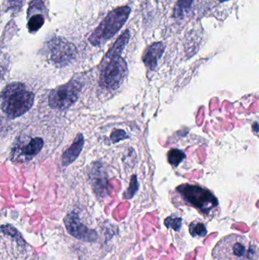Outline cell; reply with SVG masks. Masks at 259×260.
<instances>
[{"label":"cell","mask_w":259,"mask_h":260,"mask_svg":"<svg viewBox=\"0 0 259 260\" xmlns=\"http://www.w3.org/2000/svg\"><path fill=\"white\" fill-rule=\"evenodd\" d=\"M214 260H257L258 247L243 235L222 238L212 251Z\"/></svg>","instance_id":"6da1fadb"},{"label":"cell","mask_w":259,"mask_h":260,"mask_svg":"<svg viewBox=\"0 0 259 260\" xmlns=\"http://www.w3.org/2000/svg\"><path fill=\"white\" fill-rule=\"evenodd\" d=\"M1 108L8 117L15 119L21 117L33 106L34 94L27 90L24 84H9L2 91Z\"/></svg>","instance_id":"7a4b0ae2"},{"label":"cell","mask_w":259,"mask_h":260,"mask_svg":"<svg viewBox=\"0 0 259 260\" xmlns=\"http://www.w3.org/2000/svg\"><path fill=\"white\" fill-rule=\"evenodd\" d=\"M129 6H122L111 11L100 25L91 34L89 41L94 46H100L112 38L124 25L130 15Z\"/></svg>","instance_id":"3957f363"},{"label":"cell","mask_w":259,"mask_h":260,"mask_svg":"<svg viewBox=\"0 0 259 260\" xmlns=\"http://www.w3.org/2000/svg\"><path fill=\"white\" fill-rule=\"evenodd\" d=\"M178 190L189 203L205 213H208L218 205L217 198L208 189L201 186L182 185Z\"/></svg>","instance_id":"277c9868"},{"label":"cell","mask_w":259,"mask_h":260,"mask_svg":"<svg viewBox=\"0 0 259 260\" xmlns=\"http://www.w3.org/2000/svg\"><path fill=\"white\" fill-rule=\"evenodd\" d=\"M82 86L79 82L71 81L54 88L49 96V105L53 109L64 111L69 108L79 99Z\"/></svg>","instance_id":"5b68a950"},{"label":"cell","mask_w":259,"mask_h":260,"mask_svg":"<svg viewBox=\"0 0 259 260\" xmlns=\"http://www.w3.org/2000/svg\"><path fill=\"white\" fill-rule=\"evenodd\" d=\"M108 59L100 73V85L107 89H117L127 75V63L121 56Z\"/></svg>","instance_id":"8992f818"},{"label":"cell","mask_w":259,"mask_h":260,"mask_svg":"<svg viewBox=\"0 0 259 260\" xmlns=\"http://www.w3.org/2000/svg\"><path fill=\"white\" fill-rule=\"evenodd\" d=\"M49 56L51 62L59 67L71 63L77 54L74 44L62 38H55L47 44Z\"/></svg>","instance_id":"52a82bcc"},{"label":"cell","mask_w":259,"mask_h":260,"mask_svg":"<svg viewBox=\"0 0 259 260\" xmlns=\"http://www.w3.org/2000/svg\"><path fill=\"white\" fill-rule=\"evenodd\" d=\"M64 224L68 234L77 239L85 241H92L96 239L95 232L90 230L81 221L78 214L72 212L68 213L64 218Z\"/></svg>","instance_id":"ba28073f"},{"label":"cell","mask_w":259,"mask_h":260,"mask_svg":"<svg viewBox=\"0 0 259 260\" xmlns=\"http://www.w3.org/2000/svg\"><path fill=\"white\" fill-rule=\"evenodd\" d=\"M89 178L93 189L97 195H106L108 191V177L103 166L98 162L93 164L91 166Z\"/></svg>","instance_id":"9c48e42d"},{"label":"cell","mask_w":259,"mask_h":260,"mask_svg":"<svg viewBox=\"0 0 259 260\" xmlns=\"http://www.w3.org/2000/svg\"><path fill=\"white\" fill-rule=\"evenodd\" d=\"M165 50V46L163 42H157L152 44L144 52L143 62L147 69L155 70L158 66V62Z\"/></svg>","instance_id":"30bf717a"},{"label":"cell","mask_w":259,"mask_h":260,"mask_svg":"<svg viewBox=\"0 0 259 260\" xmlns=\"http://www.w3.org/2000/svg\"><path fill=\"white\" fill-rule=\"evenodd\" d=\"M85 145V139L83 135L79 133L75 139L71 146L64 151L62 156V163L64 167L68 166L72 164L80 155Z\"/></svg>","instance_id":"8fae6325"},{"label":"cell","mask_w":259,"mask_h":260,"mask_svg":"<svg viewBox=\"0 0 259 260\" xmlns=\"http://www.w3.org/2000/svg\"><path fill=\"white\" fill-rule=\"evenodd\" d=\"M129 38H130V33H129V30H126L124 33L122 34L121 36L117 40L113 47L109 49V51L106 53V59H111V58L120 56V54L124 50L126 44L129 42Z\"/></svg>","instance_id":"7c38bea8"},{"label":"cell","mask_w":259,"mask_h":260,"mask_svg":"<svg viewBox=\"0 0 259 260\" xmlns=\"http://www.w3.org/2000/svg\"><path fill=\"white\" fill-rule=\"evenodd\" d=\"M44 146V140L41 138H33L25 146L21 148V154L27 158L32 157L39 154Z\"/></svg>","instance_id":"4fadbf2b"},{"label":"cell","mask_w":259,"mask_h":260,"mask_svg":"<svg viewBox=\"0 0 259 260\" xmlns=\"http://www.w3.org/2000/svg\"><path fill=\"white\" fill-rule=\"evenodd\" d=\"M192 3H193V0H179L174 8L173 15L175 18H183L185 14L190 10Z\"/></svg>","instance_id":"5bb4252c"},{"label":"cell","mask_w":259,"mask_h":260,"mask_svg":"<svg viewBox=\"0 0 259 260\" xmlns=\"http://www.w3.org/2000/svg\"><path fill=\"white\" fill-rule=\"evenodd\" d=\"M168 161L170 165L174 167H178V165L184 160L186 154L183 151L179 149H172L168 152Z\"/></svg>","instance_id":"9a60e30c"},{"label":"cell","mask_w":259,"mask_h":260,"mask_svg":"<svg viewBox=\"0 0 259 260\" xmlns=\"http://www.w3.org/2000/svg\"><path fill=\"white\" fill-rule=\"evenodd\" d=\"M44 16L41 14H36L30 17L27 23V27L30 32H35L44 25Z\"/></svg>","instance_id":"2e32d148"},{"label":"cell","mask_w":259,"mask_h":260,"mask_svg":"<svg viewBox=\"0 0 259 260\" xmlns=\"http://www.w3.org/2000/svg\"><path fill=\"white\" fill-rule=\"evenodd\" d=\"M190 232L192 236L199 237V238H203L208 233L205 224L197 221H195L190 224Z\"/></svg>","instance_id":"e0dca14e"},{"label":"cell","mask_w":259,"mask_h":260,"mask_svg":"<svg viewBox=\"0 0 259 260\" xmlns=\"http://www.w3.org/2000/svg\"><path fill=\"white\" fill-rule=\"evenodd\" d=\"M164 224H165L167 229H171L174 230L175 232H179L181 226H182V218L176 217V215H172L171 216L166 218Z\"/></svg>","instance_id":"ac0fdd59"},{"label":"cell","mask_w":259,"mask_h":260,"mask_svg":"<svg viewBox=\"0 0 259 260\" xmlns=\"http://www.w3.org/2000/svg\"><path fill=\"white\" fill-rule=\"evenodd\" d=\"M138 189V180H137L136 175L132 176L131 179L130 184H129V188L127 191L125 193V198L131 199L134 197Z\"/></svg>","instance_id":"d6986e66"},{"label":"cell","mask_w":259,"mask_h":260,"mask_svg":"<svg viewBox=\"0 0 259 260\" xmlns=\"http://www.w3.org/2000/svg\"><path fill=\"white\" fill-rule=\"evenodd\" d=\"M129 136L126 134L124 130L117 129L111 133L110 139L114 143H117L120 141L124 140V139H128Z\"/></svg>","instance_id":"ffe728a7"},{"label":"cell","mask_w":259,"mask_h":260,"mask_svg":"<svg viewBox=\"0 0 259 260\" xmlns=\"http://www.w3.org/2000/svg\"><path fill=\"white\" fill-rule=\"evenodd\" d=\"M9 6L12 9H18L22 6V0H9Z\"/></svg>","instance_id":"44dd1931"},{"label":"cell","mask_w":259,"mask_h":260,"mask_svg":"<svg viewBox=\"0 0 259 260\" xmlns=\"http://www.w3.org/2000/svg\"><path fill=\"white\" fill-rule=\"evenodd\" d=\"M228 1V0H220V2Z\"/></svg>","instance_id":"7402d4cb"}]
</instances>
